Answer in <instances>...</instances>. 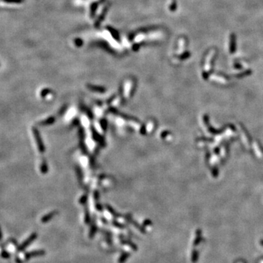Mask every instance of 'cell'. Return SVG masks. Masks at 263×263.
Returning a JSON list of instances; mask_svg holds the SVG:
<instances>
[{
    "label": "cell",
    "mask_w": 263,
    "mask_h": 263,
    "mask_svg": "<svg viewBox=\"0 0 263 263\" xmlns=\"http://www.w3.org/2000/svg\"><path fill=\"white\" fill-rule=\"evenodd\" d=\"M108 29H109V31L111 32V34H112L113 37V38H115L116 40H119V34H118L117 31H116V30L113 29V28H110V27H109Z\"/></svg>",
    "instance_id": "cell-9"
},
{
    "label": "cell",
    "mask_w": 263,
    "mask_h": 263,
    "mask_svg": "<svg viewBox=\"0 0 263 263\" xmlns=\"http://www.w3.org/2000/svg\"><path fill=\"white\" fill-rule=\"evenodd\" d=\"M200 240H201V230H197V233H196V238H195V240L194 242V245L196 246V245L199 244L200 243Z\"/></svg>",
    "instance_id": "cell-5"
},
{
    "label": "cell",
    "mask_w": 263,
    "mask_h": 263,
    "mask_svg": "<svg viewBox=\"0 0 263 263\" xmlns=\"http://www.w3.org/2000/svg\"><path fill=\"white\" fill-rule=\"evenodd\" d=\"M75 43L77 46L80 47L83 45V40H81L80 39H76V40H75Z\"/></svg>",
    "instance_id": "cell-14"
},
{
    "label": "cell",
    "mask_w": 263,
    "mask_h": 263,
    "mask_svg": "<svg viewBox=\"0 0 263 263\" xmlns=\"http://www.w3.org/2000/svg\"><path fill=\"white\" fill-rule=\"evenodd\" d=\"M235 67H236V68H238V69H240L241 68V65H240L239 64H235Z\"/></svg>",
    "instance_id": "cell-15"
},
{
    "label": "cell",
    "mask_w": 263,
    "mask_h": 263,
    "mask_svg": "<svg viewBox=\"0 0 263 263\" xmlns=\"http://www.w3.org/2000/svg\"><path fill=\"white\" fill-rule=\"evenodd\" d=\"M138 47H139V45H135V46H133V49L137 50L138 48Z\"/></svg>",
    "instance_id": "cell-17"
},
{
    "label": "cell",
    "mask_w": 263,
    "mask_h": 263,
    "mask_svg": "<svg viewBox=\"0 0 263 263\" xmlns=\"http://www.w3.org/2000/svg\"><path fill=\"white\" fill-rule=\"evenodd\" d=\"M45 254H46V251L44 250H37V251H30V252L26 253L24 257H25L26 260H28V259H31L32 257L44 255Z\"/></svg>",
    "instance_id": "cell-3"
},
{
    "label": "cell",
    "mask_w": 263,
    "mask_h": 263,
    "mask_svg": "<svg viewBox=\"0 0 263 263\" xmlns=\"http://www.w3.org/2000/svg\"><path fill=\"white\" fill-rule=\"evenodd\" d=\"M1 256L3 258V259H9L10 257V254L9 252H7V251H4L3 250L1 253Z\"/></svg>",
    "instance_id": "cell-11"
},
{
    "label": "cell",
    "mask_w": 263,
    "mask_h": 263,
    "mask_svg": "<svg viewBox=\"0 0 263 263\" xmlns=\"http://www.w3.org/2000/svg\"><path fill=\"white\" fill-rule=\"evenodd\" d=\"M37 238H38V234H37L36 232H34V233H32V235H30V236L29 237V238L24 242V243H22L21 244L18 246V251H24L26 248H27L29 246L30 244H31L34 240H36Z\"/></svg>",
    "instance_id": "cell-1"
},
{
    "label": "cell",
    "mask_w": 263,
    "mask_h": 263,
    "mask_svg": "<svg viewBox=\"0 0 263 263\" xmlns=\"http://www.w3.org/2000/svg\"><path fill=\"white\" fill-rule=\"evenodd\" d=\"M262 259H263V256H262Z\"/></svg>",
    "instance_id": "cell-19"
},
{
    "label": "cell",
    "mask_w": 263,
    "mask_h": 263,
    "mask_svg": "<svg viewBox=\"0 0 263 263\" xmlns=\"http://www.w3.org/2000/svg\"><path fill=\"white\" fill-rule=\"evenodd\" d=\"M190 56H191V54H190L189 51H186V52L183 53V54H181L180 56H179V59H188Z\"/></svg>",
    "instance_id": "cell-10"
},
{
    "label": "cell",
    "mask_w": 263,
    "mask_h": 263,
    "mask_svg": "<svg viewBox=\"0 0 263 263\" xmlns=\"http://www.w3.org/2000/svg\"><path fill=\"white\" fill-rule=\"evenodd\" d=\"M130 254H129V253H124V254L121 256V257L119 258V263H124L126 260H127V259H128V257L130 256Z\"/></svg>",
    "instance_id": "cell-6"
},
{
    "label": "cell",
    "mask_w": 263,
    "mask_h": 263,
    "mask_svg": "<svg viewBox=\"0 0 263 263\" xmlns=\"http://www.w3.org/2000/svg\"><path fill=\"white\" fill-rule=\"evenodd\" d=\"M97 5L98 4L97 3H93L91 4V17H94L95 15V11H96L97 8Z\"/></svg>",
    "instance_id": "cell-8"
},
{
    "label": "cell",
    "mask_w": 263,
    "mask_h": 263,
    "mask_svg": "<svg viewBox=\"0 0 263 263\" xmlns=\"http://www.w3.org/2000/svg\"><path fill=\"white\" fill-rule=\"evenodd\" d=\"M1 239H2V232H1V227H0V240H1Z\"/></svg>",
    "instance_id": "cell-16"
},
{
    "label": "cell",
    "mask_w": 263,
    "mask_h": 263,
    "mask_svg": "<svg viewBox=\"0 0 263 263\" xmlns=\"http://www.w3.org/2000/svg\"><path fill=\"white\" fill-rule=\"evenodd\" d=\"M197 259H198V252L196 251V250H194L192 251V262H196Z\"/></svg>",
    "instance_id": "cell-7"
},
{
    "label": "cell",
    "mask_w": 263,
    "mask_h": 263,
    "mask_svg": "<svg viewBox=\"0 0 263 263\" xmlns=\"http://www.w3.org/2000/svg\"><path fill=\"white\" fill-rule=\"evenodd\" d=\"M176 9H177L176 1H172V4H171V5L170 6V10L171 11H175Z\"/></svg>",
    "instance_id": "cell-13"
},
{
    "label": "cell",
    "mask_w": 263,
    "mask_h": 263,
    "mask_svg": "<svg viewBox=\"0 0 263 263\" xmlns=\"http://www.w3.org/2000/svg\"><path fill=\"white\" fill-rule=\"evenodd\" d=\"M6 3H13V4H19L23 1V0H2Z\"/></svg>",
    "instance_id": "cell-12"
},
{
    "label": "cell",
    "mask_w": 263,
    "mask_h": 263,
    "mask_svg": "<svg viewBox=\"0 0 263 263\" xmlns=\"http://www.w3.org/2000/svg\"><path fill=\"white\" fill-rule=\"evenodd\" d=\"M260 244L262 245V246H263V239H262L260 240Z\"/></svg>",
    "instance_id": "cell-18"
},
{
    "label": "cell",
    "mask_w": 263,
    "mask_h": 263,
    "mask_svg": "<svg viewBox=\"0 0 263 263\" xmlns=\"http://www.w3.org/2000/svg\"><path fill=\"white\" fill-rule=\"evenodd\" d=\"M237 49V39L235 34L232 33L230 37V53L235 54Z\"/></svg>",
    "instance_id": "cell-2"
},
{
    "label": "cell",
    "mask_w": 263,
    "mask_h": 263,
    "mask_svg": "<svg viewBox=\"0 0 263 263\" xmlns=\"http://www.w3.org/2000/svg\"><path fill=\"white\" fill-rule=\"evenodd\" d=\"M108 8H109V4H108V6H106V7L104 8V10H103L102 13L101 15H99V18H98V20L97 21L96 23H95V27H98L99 25H100V23L102 22V21L103 19H104L105 15H106V13H107L108 9Z\"/></svg>",
    "instance_id": "cell-4"
}]
</instances>
